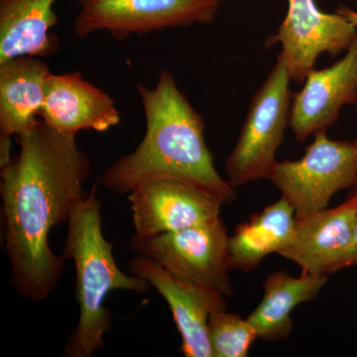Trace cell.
Segmentation results:
<instances>
[{"mask_svg":"<svg viewBox=\"0 0 357 357\" xmlns=\"http://www.w3.org/2000/svg\"><path fill=\"white\" fill-rule=\"evenodd\" d=\"M356 215L357 197L349 195L335 208L296 220L292 238L279 255L306 273L330 276L345 269Z\"/></svg>","mask_w":357,"mask_h":357,"instance_id":"11","label":"cell"},{"mask_svg":"<svg viewBox=\"0 0 357 357\" xmlns=\"http://www.w3.org/2000/svg\"><path fill=\"white\" fill-rule=\"evenodd\" d=\"M75 36L107 31L122 41L170 28L211 24L227 0H77Z\"/></svg>","mask_w":357,"mask_h":357,"instance_id":"7","label":"cell"},{"mask_svg":"<svg viewBox=\"0 0 357 357\" xmlns=\"http://www.w3.org/2000/svg\"><path fill=\"white\" fill-rule=\"evenodd\" d=\"M56 0H0V64L20 56L47 58L58 51L52 33Z\"/></svg>","mask_w":357,"mask_h":357,"instance_id":"15","label":"cell"},{"mask_svg":"<svg viewBox=\"0 0 357 357\" xmlns=\"http://www.w3.org/2000/svg\"><path fill=\"white\" fill-rule=\"evenodd\" d=\"M296 222L292 204L281 197L237 225L229 236L230 271H253L268 255H279L290 243Z\"/></svg>","mask_w":357,"mask_h":357,"instance_id":"17","label":"cell"},{"mask_svg":"<svg viewBox=\"0 0 357 357\" xmlns=\"http://www.w3.org/2000/svg\"><path fill=\"white\" fill-rule=\"evenodd\" d=\"M357 102V35L344 57L323 70H312L292 96L290 126L295 139L332 128L345 105Z\"/></svg>","mask_w":357,"mask_h":357,"instance_id":"12","label":"cell"},{"mask_svg":"<svg viewBox=\"0 0 357 357\" xmlns=\"http://www.w3.org/2000/svg\"><path fill=\"white\" fill-rule=\"evenodd\" d=\"M357 29L342 14L319 10L314 0H288V11L277 32L265 41L266 48L280 44L289 76L304 84L321 54L333 58L347 52Z\"/></svg>","mask_w":357,"mask_h":357,"instance_id":"8","label":"cell"},{"mask_svg":"<svg viewBox=\"0 0 357 357\" xmlns=\"http://www.w3.org/2000/svg\"><path fill=\"white\" fill-rule=\"evenodd\" d=\"M51 72L35 56L0 64V136L22 135L39 121Z\"/></svg>","mask_w":357,"mask_h":357,"instance_id":"14","label":"cell"},{"mask_svg":"<svg viewBox=\"0 0 357 357\" xmlns=\"http://www.w3.org/2000/svg\"><path fill=\"white\" fill-rule=\"evenodd\" d=\"M98 185L82 199L68 222L64 252L76 268V298L79 319L68 340L66 357H91L105 345L103 337L114 325L105 299L112 291L146 293L151 285L144 279L122 272L112 253L114 244L103 236L102 202Z\"/></svg>","mask_w":357,"mask_h":357,"instance_id":"3","label":"cell"},{"mask_svg":"<svg viewBox=\"0 0 357 357\" xmlns=\"http://www.w3.org/2000/svg\"><path fill=\"white\" fill-rule=\"evenodd\" d=\"M208 338L213 357H246L258 337L248 318L220 310L208 319Z\"/></svg>","mask_w":357,"mask_h":357,"instance_id":"18","label":"cell"},{"mask_svg":"<svg viewBox=\"0 0 357 357\" xmlns=\"http://www.w3.org/2000/svg\"><path fill=\"white\" fill-rule=\"evenodd\" d=\"M16 141L20 151L0 169L6 252L16 292L39 302L57 287L67 260L52 251L49 234L69 222L88 195L91 160L76 136L59 133L43 121Z\"/></svg>","mask_w":357,"mask_h":357,"instance_id":"1","label":"cell"},{"mask_svg":"<svg viewBox=\"0 0 357 357\" xmlns=\"http://www.w3.org/2000/svg\"><path fill=\"white\" fill-rule=\"evenodd\" d=\"M128 270L165 299L182 338L181 352L185 357H213L208 319L213 312L227 310V298L213 289L178 278L145 256L132 258Z\"/></svg>","mask_w":357,"mask_h":357,"instance_id":"10","label":"cell"},{"mask_svg":"<svg viewBox=\"0 0 357 357\" xmlns=\"http://www.w3.org/2000/svg\"><path fill=\"white\" fill-rule=\"evenodd\" d=\"M291 77L280 55L255 93L238 139L225 161L227 180L234 188L271 180L276 154L290 124Z\"/></svg>","mask_w":357,"mask_h":357,"instance_id":"4","label":"cell"},{"mask_svg":"<svg viewBox=\"0 0 357 357\" xmlns=\"http://www.w3.org/2000/svg\"><path fill=\"white\" fill-rule=\"evenodd\" d=\"M9 136H0V169L6 167L13 159L11 156V144L13 140Z\"/></svg>","mask_w":357,"mask_h":357,"instance_id":"19","label":"cell"},{"mask_svg":"<svg viewBox=\"0 0 357 357\" xmlns=\"http://www.w3.org/2000/svg\"><path fill=\"white\" fill-rule=\"evenodd\" d=\"M39 117L49 128L69 136L83 130L105 132L121 122L114 98L79 72L51 73Z\"/></svg>","mask_w":357,"mask_h":357,"instance_id":"13","label":"cell"},{"mask_svg":"<svg viewBox=\"0 0 357 357\" xmlns=\"http://www.w3.org/2000/svg\"><path fill=\"white\" fill-rule=\"evenodd\" d=\"M137 237L180 231L220 218L222 202L210 192L182 181L151 178L129 192Z\"/></svg>","mask_w":357,"mask_h":357,"instance_id":"9","label":"cell"},{"mask_svg":"<svg viewBox=\"0 0 357 357\" xmlns=\"http://www.w3.org/2000/svg\"><path fill=\"white\" fill-rule=\"evenodd\" d=\"M229 234L222 218L180 231L130 239V248L178 278L234 295L229 277Z\"/></svg>","mask_w":357,"mask_h":357,"instance_id":"6","label":"cell"},{"mask_svg":"<svg viewBox=\"0 0 357 357\" xmlns=\"http://www.w3.org/2000/svg\"><path fill=\"white\" fill-rule=\"evenodd\" d=\"M314 136L304 156L278 162L270 180L297 220L326 210L337 192L357 185V139H330L326 130Z\"/></svg>","mask_w":357,"mask_h":357,"instance_id":"5","label":"cell"},{"mask_svg":"<svg viewBox=\"0 0 357 357\" xmlns=\"http://www.w3.org/2000/svg\"><path fill=\"white\" fill-rule=\"evenodd\" d=\"M337 13L342 14L347 20L351 21L357 29V11L352 10V9L347 8V7H340L337 9Z\"/></svg>","mask_w":357,"mask_h":357,"instance_id":"21","label":"cell"},{"mask_svg":"<svg viewBox=\"0 0 357 357\" xmlns=\"http://www.w3.org/2000/svg\"><path fill=\"white\" fill-rule=\"evenodd\" d=\"M146 130L133 152L117 159L96 178V184L128 195L151 178H172L202 188L223 206L236 198V189L215 169L204 138V119L163 70L154 88L138 84Z\"/></svg>","mask_w":357,"mask_h":357,"instance_id":"2","label":"cell"},{"mask_svg":"<svg viewBox=\"0 0 357 357\" xmlns=\"http://www.w3.org/2000/svg\"><path fill=\"white\" fill-rule=\"evenodd\" d=\"M357 265V215L356 222H354V236H352V243L351 252H349V260H347V268L356 266Z\"/></svg>","mask_w":357,"mask_h":357,"instance_id":"20","label":"cell"},{"mask_svg":"<svg viewBox=\"0 0 357 357\" xmlns=\"http://www.w3.org/2000/svg\"><path fill=\"white\" fill-rule=\"evenodd\" d=\"M349 195H354V196L357 197V185H356V187L352 188L351 194H349Z\"/></svg>","mask_w":357,"mask_h":357,"instance_id":"22","label":"cell"},{"mask_svg":"<svg viewBox=\"0 0 357 357\" xmlns=\"http://www.w3.org/2000/svg\"><path fill=\"white\" fill-rule=\"evenodd\" d=\"M328 276L302 272L300 277L288 272L270 274L263 283L262 301L248 316L258 338L277 342L289 337L293 328L292 312L303 303L311 302L328 283Z\"/></svg>","mask_w":357,"mask_h":357,"instance_id":"16","label":"cell"}]
</instances>
